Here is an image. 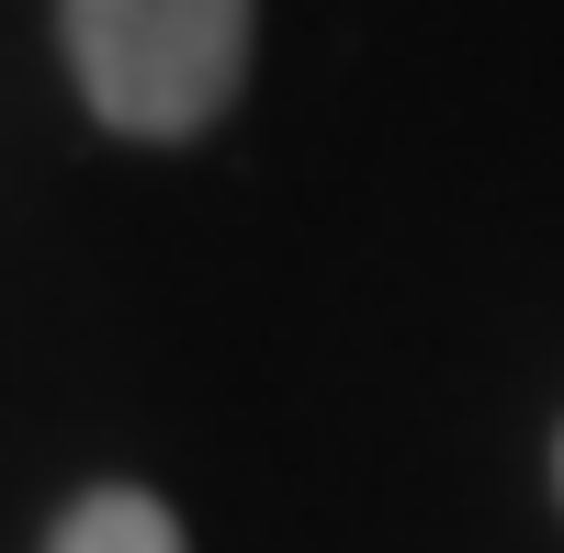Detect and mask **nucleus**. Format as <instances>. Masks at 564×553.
<instances>
[{
	"mask_svg": "<svg viewBox=\"0 0 564 553\" xmlns=\"http://www.w3.org/2000/svg\"><path fill=\"white\" fill-rule=\"evenodd\" d=\"M90 113L124 135H193L249 68V0H68Z\"/></svg>",
	"mask_w": 564,
	"mask_h": 553,
	"instance_id": "f257e3e1",
	"label": "nucleus"
},
{
	"mask_svg": "<svg viewBox=\"0 0 564 553\" xmlns=\"http://www.w3.org/2000/svg\"><path fill=\"white\" fill-rule=\"evenodd\" d=\"M45 553H181V520L159 509V497H135V486H102V497H79V509L57 520Z\"/></svg>",
	"mask_w": 564,
	"mask_h": 553,
	"instance_id": "f03ea898",
	"label": "nucleus"
},
{
	"mask_svg": "<svg viewBox=\"0 0 564 553\" xmlns=\"http://www.w3.org/2000/svg\"><path fill=\"white\" fill-rule=\"evenodd\" d=\"M553 475H564V452H553Z\"/></svg>",
	"mask_w": 564,
	"mask_h": 553,
	"instance_id": "7ed1b4c3",
	"label": "nucleus"
}]
</instances>
